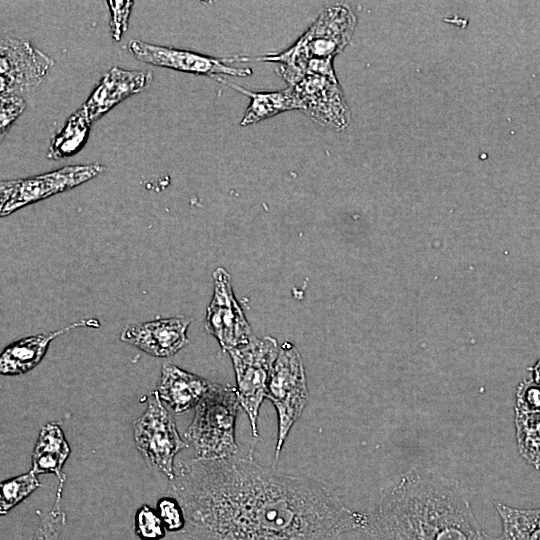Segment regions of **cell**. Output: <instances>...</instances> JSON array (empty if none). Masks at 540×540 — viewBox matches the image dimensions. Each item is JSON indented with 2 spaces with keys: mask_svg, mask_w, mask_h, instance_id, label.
<instances>
[{
  "mask_svg": "<svg viewBox=\"0 0 540 540\" xmlns=\"http://www.w3.org/2000/svg\"><path fill=\"white\" fill-rule=\"evenodd\" d=\"M357 23L346 4L337 3L323 9L307 31L288 49L267 54L262 62L278 65V74L291 86L307 75L312 59H334L350 42Z\"/></svg>",
  "mask_w": 540,
  "mask_h": 540,
  "instance_id": "cell-3",
  "label": "cell"
},
{
  "mask_svg": "<svg viewBox=\"0 0 540 540\" xmlns=\"http://www.w3.org/2000/svg\"><path fill=\"white\" fill-rule=\"evenodd\" d=\"M106 3L111 12V35L113 40L118 42L127 29L134 2L129 0H113L106 1Z\"/></svg>",
  "mask_w": 540,
  "mask_h": 540,
  "instance_id": "cell-26",
  "label": "cell"
},
{
  "mask_svg": "<svg viewBox=\"0 0 540 540\" xmlns=\"http://www.w3.org/2000/svg\"><path fill=\"white\" fill-rule=\"evenodd\" d=\"M291 87L296 110L316 123L340 131L351 120V113L337 77L306 75Z\"/></svg>",
  "mask_w": 540,
  "mask_h": 540,
  "instance_id": "cell-10",
  "label": "cell"
},
{
  "mask_svg": "<svg viewBox=\"0 0 540 540\" xmlns=\"http://www.w3.org/2000/svg\"><path fill=\"white\" fill-rule=\"evenodd\" d=\"M170 491L188 540H333L366 526V513L346 507L324 483L251 456L180 461Z\"/></svg>",
  "mask_w": 540,
  "mask_h": 540,
  "instance_id": "cell-1",
  "label": "cell"
},
{
  "mask_svg": "<svg viewBox=\"0 0 540 540\" xmlns=\"http://www.w3.org/2000/svg\"><path fill=\"white\" fill-rule=\"evenodd\" d=\"M157 512L166 530L183 531L185 517L180 503L174 497H163L157 503Z\"/></svg>",
  "mask_w": 540,
  "mask_h": 540,
  "instance_id": "cell-25",
  "label": "cell"
},
{
  "mask_svg": "<svg viewBox=\"0 0 540 540\" xmlns=\"http://www.w3.org/2000/svg\"><path fill=\"white\" fill-rule=\"evenodd\" d=\"M213 280L214 293L206 310L205 329L228 352L247 344L253 337L252 330L234 297L228 272L217 268Z\"/></svg>",
  "mask_w": 540,
  "mask_h": 540,
  "instance_id": "cell-11",
  "label": "cell"
},
{
  "mask_svg": "<svg viewBox=\"0 0 540 540\" xmlns=\"http://www.w3.org/2000/svg\"><path fill=\"white\" fill-rule=\"evenodd\" d=\"M532 372V380L540 385V359L530 368Z\"/></svg>",
  "mask_w": 540,
  "mask_h": 540,
  "instance_id": "cell-29",
  "label": "cell"
},
{
  "mask_svg": "<svg viewBox=\"0 0 540 540\" xmlns=\"http://www.w3.org/2000/svg\"><path fill=\"white\" fill-rule=\"evenodd\" d=\"M516 410L540 412V385L532 379L522 381L516 391Z\"/></svg>",
  "mask_w": 540,
  "mask_h": 540,
  "instance_id": "cell-27",
  "label": "cell"
},
{
  "mask_svg": "<svg viewBox=\"0 0 540 540\" xmlns=\"http://www.w3.org/2000/svg\"><path fill=\"white\" fill-rule=\"evenodd\" d=\"M217 80L228 84L236 91L249 97L250 103L240 122L243 127L258 123L285 111L296 110L291 87L274 92H255L228 82L223 78H217Z\"/></svg>",
  "mask_w": 540,
  "mask_h": 540,
  "instance_id": "cell-18",
  "label": "cell"
},
{
  "mask_svg": "<svg viewBox=\"0 0 540 540\" xmlns=\"http://www.w3.org/2000/svg\"><path fill=\"white\" fill-rule=\"evenodd\" d=\"M105 169L100 164L66 166L38 176L2 181L0 185V215L16 210L76 187L99 175Z\"/></svg>",
  "mask_w": 540,
  "mask_h": 540,
  "instance_id": "cell-8",
  "label": "cell"
},
{
  "mask_svg": "<svg viewBox=\"0 0 540 540\" xmlns=\"http://www.w3.org/2000/svg\"><path fill=\"white\" fill-rule=\"evenodd\" d=\"M70 455V447L60 426L55 422L45 424L38 435L32 458L31 470L36 474L53 473L59 482H65L63 466Z\"/></svg>",
  "mask_w": 540,
  "mask_h": 540,
  "instance_id": "cell-17",
  "label": "cell"
},
{
  "mask_svg": "<svg viewBox=\"0 0 540 540\" xmlns=\"http://www.w3.org/2000/svg\"><path fill=\"white\" fill-rule=\"evenodd\" d=\"M502 522V534L496 540H540V508L519 509L494 503Z\"/></svg>",
  "mask_w": 540,
  "mask_h": 540,
  "instance_id": "cell-19",
  "label": "cell"
},
{
  "mask_svg": "<svg viewBox=\"0 0 540 540\" xmlns=\"http://www.w3.org/2000/svg\"><path fill=\"white\" fill-rule=\"evenodd\" d=\"M237 390L227 384L211 383L195 407V415L184 436L196 450V458L225 459L238 456L235 422L240 407Z\"/></svg>",
  "mask_w": 540,
  "mask_h": 540,
  "instance_id": "cell-4",
  "label": "cell"
},
{
  "mask_svg": "<svg viewBox=\"0 0 540 540\" xmlns=\"http://www.w3.org/2000/svg\"><path fill=\"white\" fill-rule=\"evenodd\" d=\"M135 534L141 540H161L165 537V526L158 512L144 504L135 514Z\"/></svg>",
  "mask_w": 540,
  "mask_h": 540,
  "instance_id": "cell-24",
  "label": "cell"
},
{
  "mask_svg": "<svg viewBox=\"0 0 540 540\" xmlns=\"http://www.w3.org/2000/svg\"><path fill=\"white\" fill-rule=\"evenodd\" d=\"M236 374L240 405L246 412L252 436L258 438L257 421L260 406L266 397L268 383L279 349L271 337L251 340L228 351Z\"/></svg>",
  "mask_w": 540,
  "mask_h": 540,
  "instance_id": "cell-6",
  "label": "cell"
},
{
  "mask_svg": "<svg viewBox=\"0 0 540 540\" xmlns=\"http://www.w3.org/2000/svg\"><path fill=\"white\" fill-rule=\"evenodd\" d=\"M53 60L26 40L5 37L0 45L1 95L22 96L44 79Z\"/></svg>",
  "mask_w": 540,
  "mask_h": 540,
  "instance_id": "cell-9",
  "label": "cell"
},
{
  "mask_svg": "<svg viewBox=\"0 0 540 540\" xmlns=\"http://www.w3.org/2000/svg\"><path fill=\"white\" fill-rule=\"evenodd\" d=\"M38 487H40V482L32 470L2 481L0 484V514L6 515Z\"/></svg>",
  "mask_w": 540,
  "mask_h": 540,
  "instance_id": "cell-22",
  "label": "cell"
},
{
  "mask_svg": "<svg viewBox=\"0 0 540 540\" xmlns=\"http://www.w3.org/2000/svg\"><path fill=\"white\" fill-rule=\"evenodd\" d=\"M190 322L185 317H170L131 325L122 332L121 340L151 356L170 357L188 344Z\"/></svg>",
  "mask_w": 540,
  "mask_h": 540,
  "instance_id": "cell-13",
  "label": "cell"
},
{
  "mask_svg": "<svg viewBox=\"0 0 540 540\" xmlns=\"http://www.w3.org/2000/svg\"><path fill=\"white\" fill-rule=\"evenodd\" d=\"M0 99V132L3 137L10 125L25 109L26 102L19 95H1Z\"/></svg>",
  "mask_w": 540,
  "mask_h": 540,
  "instance_id": "cell-28",
  "label": "cell"
},
{
  "mask_svg": "<svg viewBox=\"0 0 540 540\" xmlns=\"http://www.w3.org/2000/svg\"><path fill=\"white\" fill-rule=\"evenodd\" d=\"M63 487L64 482H59L54 506L41 518L33 540H59L66 522L61 506Z\"/></svg>",
  "mask_w": 540,
  "mask_h": 540,
  "instance_id": "cell-23",
  "label": "cell"
},
{
  "mask_svg": "<svg viewBox=\"0 0 540 540\" xmlns=\"http://www.w3.org/2000/svg\"><path fill=\"white\" fill-rule=\"evenodd\" d=\"M208 380L187 372L176 365L165 364L156 389L162 402L175 413L196 407L210 387Z\"/></svg>",
  "mask_w": 540,
  "mask_h": 540,
  "instance_id": "cell-16",
  "label": "cell"
},
{
  "mask_svg": "<svg viewBox=\"0 0 540 540\" xmlns=\"http://www.w3.org/2000/svg\"><path fill=\"white\" fill-rule=\"evenodd\" d=\"M514 422L521 457L534 468L540 469V412L515 409Z\"/></svg>",
  "mask_w": 540,
  "mask_h": 540,
  "instance_id": "cell-21",
  "label": "cell"
},
{
  "mask_svg": "<svg viewBox=\"0 0 540 540\" xmlns=\"http://www.w3.org/2000/svg\"><path fill=\"white\" fill-rule=\"evenodd\" d=\"M129 51L139 61L197 75L246 77L253 73L249 68L230 65L229 57L215 58L197 52L153 45L141 40L130 41Z\"/></svg>",
  "mask_w": 540,
  "mask_h": 540,
  "instance_id": "cell-12",
  "label": "cell"
},
{
  "mask_svg": "<svg viewBox=\"0 0 540 540\" xmlns=\"http://www.w3.org/2000/svg\"><path fill=\"white\" fill-rule=\"evenodd\" d=\"M84 326L98 327L99 323L95 319L80 320L56 331L29 336L11 343L1 353L0 373L19 375L32 370L41 362L53 339Z\"/></svg>",
  "mask_w": 540,
  "mask_h": 540,
  "instance_id": "cell-15",
  "label": "cell"
},
{
  "mask_svg": "<svg viewBox=\"0 0 540 540\" xmlns=\"http://www.w3.org/2000/svg\"><path fill=\"white\" fill-rule=\"evenodd\" d=\"M371 540H496L480 527L466 490L429 471H410L366 513Z\"/></svg>",
  "mask_w": 540,
  "mask_h": 540,
  "instance_id": "cell-2",
  "label": "cell"
},
{
  "mask_svg": "<svg viewBox=\"0 0 540 540\" xmlns=\"http://www.w3.org/2000/svg\"><path fill=\"white\" fill-rule=\"evenodd\" d=\"M151 78L150 72L113 67L102 77L79 109L90 124H93L115 105L142 91Z\"/></svg>",
  "mask_w": 540,
  "mask_h": 540,
  "instance_id": "cell-14",
  "label": "cell"
},
{
  "mask_svg": "<svg viewBox=\"0 0 540 540\" xmlns=\"http://www.w3.org/2000/svg\"><path fill=\"white\" fill-rule=\"evenodd\" d=\"M91 125L80 109H78L69 117L60 132L51 140L47 158L58 160L77 153L85 145Z\"/></svg>",
  "mask_w": 540,
  "mask_h": 540,
  "instance_id": "cell-20",
  "label": "cell"
},
{
  "mask_svg": "<svg viewBox=\"0 0 540 540\" xmlns=\"http://www.w3.org/2000/svg\"><path fill=\"white\" fill-rule=\"evenodd\" d=\"M132 426L135 445L146 462L171 481L175 457L187 443L181 439L173 416L156 390L148 396L146 410Z\"/></svg>",
  "mask_w": 540,
  "mask_h": 540,
  "instance_id": "cell-7",
  "label": "cell"
},
{
  "mask_svg": "<svg viewBox=\"0 0 540 540\" xmlns=\"http://www.w3.org/2000/svg\"><path fill=\"white\" fill-rule=\"evenodd\" d=\"M266 397L278 415L275 461L286 438L308 402V388L302 358L294 345L284 342L273 365Z\"/></svg>",
  "mask_w": 540,
  "mask_h": 540,
  "instance_id": "cell-5",
  "label": "cell"
}]
</instances>
